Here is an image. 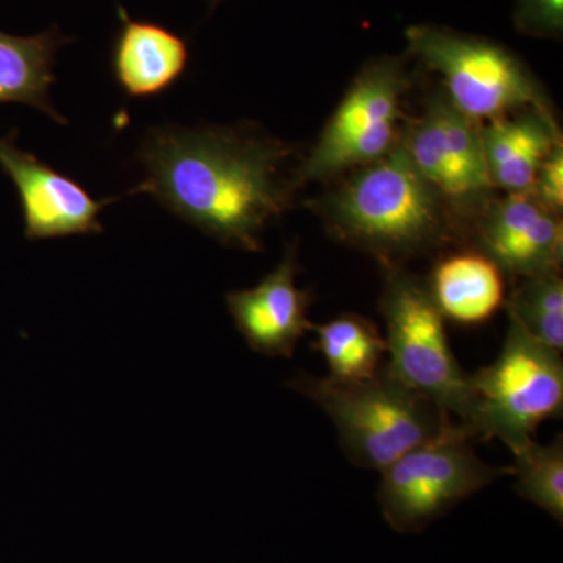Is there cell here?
Segmentation results:
<instances>
[{"label":"cell","instance_id":"1","mask_svg":"<svg viewBox=\"0 0 563 563\" xmlns=\"http://www.w3.org/2000/svg\"><path fill=\"white\" fill-rule=\"evenodd\" d=\"M295 150L242 128L154 129L140 158L146 179L133 192L154 196L166 210L225 246L261 251L262 233L295 199Z\"/></svg>","mask_w":563,"mask_h":563},{"label":"cell","instance_id":"2","mask_svg":"<svg viewBox=\"0 0 563 563\" xmlns=\"http://www.w3.org/2000/svg\"><path fill=\"white\" fill-rule=\"evenodd\" d=\"M318 211L333 239L368 252L384 268L439 246L450 232L443 196L415 168L401 141L347 173Z\"/></svg>","mask_w":563,"mask_h":563},{"label":"cell","instance_id":"3","mask_svg":"<svg viewBox=\"0 0 563 563\" xmlns=\"http://www.w3.org/2000/svg\"><path fill=\"white\" fill-rule=\"evenodd\" d=\"M288 385L331 418L343 453L361 468L383 472L413 448L461 426L384 366L372 379L355 383L298 374Z\"/></svg>","mask_w":563,"mask_h":563},{"label":"cell","instance_id":"4","mask_svg":"<svg viewBox=\"0 0 563 563\" xmlns=\"http://www.w3.org/2000/svg\"><path fill=\"white\" fill-rule=\"evenodd\" d=\"M380 310L387 329L385 372L457 418L461 428L476 440V395L470 374L455 358L428 282L401 266L385 268Z\"/></svg>","mask_w":563,"mask_h":563},{"label":"cell","instance_id":"5","mask_svg":"<svg viewBox=\"0 0 563 563\" xmlns=\"http://www.w3.org/2000/svg\"><path fill=\"white\" fill-rule=\"evenodd\" d=\"M406 40L410 57L442 76L444 96L479 124L526 110L553 117L532 74L501 44L431 24L407 29Z\"/></svg>","mask_w":563,"mask_h":563},{"label":"cell","instance_id":"6","mask_svg":"<svg viewBox=\"0 0 563 563\" xmlns=\"http://www.w3.org/2000/svg\"><path fill=\"white\" fill-rule=\"evenodd\" d=\"M561 355L509 318L498 357L470 376L476 395V440H501L515 454L532 442L543 421L561 417Z\"/></svg>","mask_w":563,"mask_h":563},{"label":"cell","instance_id":"7","mask_svg":"<svg viewBox=\"0 0 563 563\" xmlns=\"http://www.w3.org/2000/svg\"><path fill=\"white\" fill-rule=\"evenodd\" d=\"M474 440L461 426L413 448L384 468L380 510L401 533L424 531L459 503L510 474L512 466H492L474 453Z\"/></svg>","mask_w":563,"mask_h":563},{"label":"cell","instance_id":"8","mask_svg":"<svg viewBox=\"0 0 563 563\" xmlns=\"http://www.w3.org/2000/svg\"><path fill=\"white\" fill-rule=\"evenodd\" d=\"M409 87L401 57L366 63L296 168L299 187L328 181L383 158L399 143L402 96Z\"/></svg>","mask_w":563,"mask_h":563},{"label":"cell","instance_id":"9","mask_svg":"<svg viewBox=\"0 0 563 563\" xmlns=\"http://www.w3.org/2000/svg\"><path fill=\"white\" fill-rule=\"evenodd\" d=\"M399 141L415 168L444 199L466 202L492 190L483 124L455 109L446 96H433Z\"/></svg>","mask_w":563,"mask_h":563},{"label":"cell","instance_id":"10","mask_svg":"<svg viewBox=\"0 0 563 563\" xmlns=\"http://www.w3.org/2000/svg\"><path fill=\"white\" fill-rule=\"evenodd\" d=\"M0 168L20 191L29 240L103 231L99 213L111 201H96L76 180L22 151L13 135L0 139Z\"/></svg>","mask_w":563,"mask_h":563},{"label":"cell","instance_id":"11","mask_svg":"<svg viewBox=\"0 0 563 563\" xmlns=\"http://www.w3.org/2000/svg\"><path fill=\"white\" fill-rule=\"evenodd\" d=\"M477 239L479 251L515 279L561 273V214L548 210L532 191L493 203L481 218Z\"/></svg>","mask_w":563,"mask_h":563},{"label":"cell","instance_id":"12","mask_svg":"<svg viewBox=\"0 0 563 563\" xmlns=\"http://www.w3.org/2000/svg\"><path fill=\"white\" fill-rule=\"evenodd\" d=\"M296 276L298 258L290 247L261 284L229 292L225 298L236 329L252 351L268 357H291L302 336L312 331L310 296L298 287Z\"/></svg>","mask_w":563,"mask_h":563},{"label":"cell","instance_id":"13","mask_svg":"<svg viewBox=\"0 0 563 563\" xmlns=\"http://www.w3.org/2000/svg\"><path fill=\"white\" fill-rule=\"evenodd\" d=\"M120 18L111 66L121 90L131 98H152L169 90L187 69V43L154 22L132 20L124 9Z\"/></svg>","mask_w":563,"mask_h":563},{"label":"cell","instance_id":"14","mask_svg":"<svg viewBox=\"0 0 563 563\" xmlns=\"http://www.w3.org/2000/svg\"><path fill=\"white\" fill-rule=\"evenodd\" d=\"M561 141L554 117L536 110L483 124L485 162L493 188H501L507 195L531 192L540 165Z\"/></svg>","mask_w":563,"mask_h":563},{"label":"cell","instance_id":"15","mask_svg":"<svg viewBox=\"0 0 563 563\" xmlns=\"http://www.w3.org/2000/svg\"><path fill=\"white\" fill-rule=\"evenodd\" d=\"M428 285L443 317L459 324H483L506 302L504 273L483 251L442 258Z\"/></svg>","mask_w":563,"mask_h":563},{"label":"cell","instance_id":"16","mask_svg":"<svg viewBox=\"0 0 563 563\" xmlns=\"http://www.w3.org/2000/svg\"><path fill=\"white\" fill-rule=\"evenodd\" d=\"M66 41L57 27L33 36L0 32V103H24L66 124L51 102L55 55Z\"/></svg>","mask_w":563,"mask_h":563},{"label":"cell","instance_id":"17","mask_svg":"<svg viewBox=\"0 0 563 563\" xmlns=\"http://www.w3.org/2000/svg\"><path fill=\"white\" fill-rule=\"evenodd\" d=\"M314 347L328 363L329 377L344 383L372 379L383 369L387 343L373 321L361 314L342 317L312 328Z\"/></svg>","mask_w":563,"mask_h":563},{"label":"cell","instance_id":"18","mask_svg":"<svg viewBox=\"0 0 563 563\" xmlns=\"http://www.w3.org/2000/svg\"><path fill=\"white\" fill-rule=\"evenodd\" d=\"M509 318L537 342L563 350V280L561 273L521 277L506 299Z\"/></svg>","mask_w":563,"mask_h":563},{"label":"cell","instance_id":"19","mask_svg":"<svg viewBox=\"0 0 563 563\" xmlns=\"http://www.w3.org/2000/svg\"><path fill=\"white\" fill-rule=\"evenodd\" d=\"M512 476L515 488L521 498L536 504L550 514L559 525L563 523V440L559 435L553 443L539 444L536 440L514 454Z\"/></svg>","mask_w":563,"mask_h":563},{"label":"cell","instance_id":"20","mask_svg":"<svg viewBox=\"0 0 563 563\" xmlns=\"http://www.w3.org/2000/svg\"><path fill=\"white\" fill-rule=\"evenodd\" d=\"M514 25L525 36L562 40L563 0H515Z\"/></svg>","mask_w":563,"mask_h":563},{"label":"cell","instance_id":"21","mask_svg":"<svg viewBox=\"0 0 563 563\" xmlns=\"http://www.w3.org/2000/svg\"><path fill=\"white\" fill-rule=\"evenodd\" d=\"M533 195L548 210L562 214L563 207V144H555L540 165L533 184Z\"/></svg>","mask_w":563,"mask_h":563},{"label":"cell","instance_id":"22","mask_svg":"<svg viewBox=\"0 0 563 563\" xmlns=\"http://www.w3.org/2000/svg\"><path fill=\"white\" fill-rule=\"evenodd\" d=\"M211 9H214V7L218 5V3H221L222 0H209Z\"/></svg>","mask_w":563,"mask_h":563}]
</instances>
